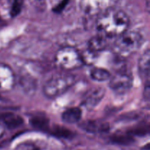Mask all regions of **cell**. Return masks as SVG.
Returning <instances> with one entry per match:
<instances>
[{"label":"cell","instance_id":"cell-1","mask_svg":"<svg viewBox=\"0 0 150 150\" xmlns=\"http://www.w3.org/2000/svg\"><path fill=\"white\" fill-rule=\"evenodd\" d=\"M98 16L97 30L105 38H117L127 31L130 19L122 10L112 7Z\"/></svg>","mask_w":150,"mask_h":150},{"label":"cell","instance_id":"cell-2","mask_svg":"<svg viewBox=\"0 0 150 150\" xmlns=\"http://www.w3.org/2000/svg\"><path fill=\"white\" fill-rule=\"evenodd\" d=\"M144 41L143 36L139 32L126 31L117 38L114 45V51L120 57H127L137 52Z\"/></svg>","mask_w":150,"mask_h":150},{"label":"cell","instance_id":"cell-3","mask_svg":"<svg viewBox=\"0 0 150 150\" xmlns=\"http://www.w3.org/2000/svg\"><path fill=\"white\" fill-rule=\"evenodd\" d=\"M76 82L73 75L59 74L48 79L42 87V92L46 98L52 99L63 95Z\"/></svg>","mask_w":150,"mask_h":150},{"label":"cell","instance_id":"cell-4","mask_svg":"<svg viewBox=\"0 0 150 150\" xmlns=\"http://www.w3.org/2000/svg\"><path fill=\"white\" fill-rule=\"evenodd\" d=\"M55 62L59 68L65 70H76L84 64L83 56L71 46L60 48L56 54Z\"/></svg>","mask_w":150,"mask_h":150},{"label":"cell","instance_id":"cell-5","mask_svg":"<svg viewBox=\"0 0 150 150\" xmlns=\"http://www.w3.org/2000/svg\"><path fill=\"white\" fill-rule=\"evenodd\" d=\"M117 0H81L80 7L89 16H99L103 12L114 7Z\"/></svg>","mask_w":150,"mask_h":150},{"label":"cell","instance_id":"cell-6","mask_svg":"<svg viewBox=\"0 0 150 150\" xmlns=\"http://www.w3.org/2000/svg\"><path fill=\"white\" fill-rule=\"evenodd\" d=\"M133 76L126 71H120L109 79V87L117 94L127 93L133 86Z\"/></svg>","mask_w":150,"mask_h":150},{"label":"cell","instance_id":"cell-7","mask_svg":"<svg viewBox=\"0 0 150 150\" xmlns=\"http://www.w3.org/2000/svg\"><path fill=\"white\" fill-rule=\"evenodd\" d=\"M16 76L7 64L0 62V91L8 92L14 87Z\"/></svg>","mask_w":150,"mask_h":150},{"label":"cell","instance_id":"cell-8","mask_svg":"<svg viewBox=\"0 0 150 150\" xmlns=\"http://www.w3.org/2000/svg\"><path fill=\"white\" fill-rule=\"evenodd\" d=\"M105 93V90L103 87L95 88L86 95L82 101L81 105L89 111L92 110L101 102Z\"/></svg>","mask_w":150,"mask_h":150},{"label":"cell","instance_id":"cell-9","mask_svg":"<svg viewBox=\"0 0 150 150\" xmlns=\"http://www.w3.org/2000/svg\"><path fill=\"white\" fill-rule=\"evenodd\" d=\"M79 127L84 131L91 133H106L110 130V125L101 120H86L79 124Z\"/></svg>","mask_w":150,"mask_h":150},{"label":"cell","instance_id":"cell-10","mask_svg":"<svg viewBox=\"0 0 150 150\" xmlns=\"http://www.w3.org/2000/svg\"><path fill=\"white\" fill-rule=\"evenodd\" d=\"M23 124V119L18 114L13 112L0 113V125L3 127L15 129Z\"/></svg>","mask_w":150,"mask_h":150},{"label":"cell","instance_id":"cell-11","mask_svg":"<svg viewBox=\"0 0 150 150\" xmlns=\"http://www.w3.org/2000/svg\"><path fill=\"white\" fill-rule=\"evenodd\" d=\"M150 52L149 48L146 50L141 55L138 62V68L141 78L145 81H149V61H150Z\"/></svg>","mask_w":150,"mask_h":150},{"label":"cell","instance_id":"cell-12","mask_svg":"<svg viewBox=\"0 0 150 150\" xmlns=\"http://www.w3.org/2000/svg\"><path fill=\"white\" fill-rule=\"evenodd\" d=\"M107 47H108L107 38L100 34L91 38L88 42V49L91 54L100 52L106 49Z\"/></svg>","mask_w":150,"mask_h":150},{"label":"cell","instance_id":"cell-13","mask_svg":"<svg viewBox=\"0 0 150 150\" xmlns=\"http://www.w3.org/2000/svg\"><path fill=\"white\" fill-rule=\"evenodd\" d=\"M82 116V111L77 107H72L66 109L62 114V120L67 124L79 122Z\"/></svg>","mask_w":150,"mask_h":150},{"label":"cell","instance_id":"cell-14","mask_svg":"<svg viewBox=\"0 0 150 150\" xmlns=\"http://www.w3.org/2000/svg\"><path fill=\"white\" fill-rule=\"evenodd\" d=\"M89 76L92 80L98 82H103L109 81L111 75L108 70L102 67H93L90 70Z\"/></svg>","mask_w":150,"mask_h":150},{"label":"cell","instance_id":"cell-15","mask_svg":"<svg viewBox=\"0 0 150 150\" xmlns=\"http://www.w3.org/2000/svg\"><path fill=\"white\" fill-rule=\"evenodd\" d=\"M29 123L32 127L38 130H45L49 127L48 119L44 115H40V114L32 116L29 120Z\"/></svg>","mask_w":150,"mask_h":150},{"label":"cell","instance_id":"cell-16","mask_svg":"<svg viewBox=\"0 0 150 150\" xmlns=\"http://www.w3.org/2000/svg\"><path fill=\"white\" fill-rule=\"evenodd\" d=\"M111 140L114 144L120 145H130L134 142L133 136L130 133L114 135L111 137Z\"/></svg>","mask_w":150,"mask_h":150},{"label":"cell","instance_id":"cell-17","mask_svg":"<svg viewBox=\"0 0 150 150\" xmlns=\"http://www.w3.org/2000/svg\"><path fill=\"white\" fill-rule=\"evenodd\" d=\"M23 4V0H13V3L11 4V7H10V16L13 18L18 16L21 12Z\"/></svg>","mask_w":150,"mask_h":150},{"label":"cell","instance_id":"cell-18","mask_svg":"<svg viewBox=\"0 0 150 150\" xmlns=\"http://www.w3.org/2000/svg\"><path fill=\"white\" fill-rule=\"evenodd\" d=\"M53 135L63 139H69L73 136V133L70 130H67L65 127H57L54 129L52 132Z\"/></svg>","mask_w":150,"mask_h":150},{"label":"cell","instance_id":"cell-19","mask_svg":"<svg viewBox=\"0 0 150 150\" xmlns=\"http://www.w3.org/2000/svg\"><path fill=\"white\" fill-rule=\"evenodd\" d=\"M16 150H40V149L32 144L24 143L19 145Z\"/></svg>","mask_w":150,"mask_h":150},{"label":"cell","instance_id":"cell-20","mask_svg":"<svg viewBox=\"0 0 150 150\" xmlns=\"http://www.w3.org/2000/svg\"><path fill=\"white\" fill-rule=\"evenodd\" d=\"M66 4H67V0H64V1H62V2L60 3V4H59L58 6H57V7L54 8V11H55V12H60L62 10L63 7H64V6L66 5Z\"/></svg>","mask_w":150,"mask_h":150},{"label":"cell","instance_id":"cell-21","mask_svg":"<svg viewBox=\"0 0 150 150\" xmlns=\"http://www.w3.org/2000/svg\"><path fill=\"white\" fill-rule=\"evenodd\" d=\"M4 132V128L1 125H0V138L3 136Z\"/></svg>","mask_w":150,"mask_h":150}]
</instances>
